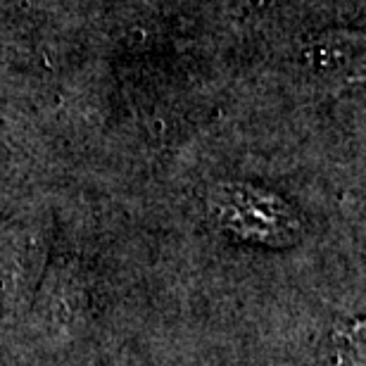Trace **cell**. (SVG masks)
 <instances>
[{
  "label": "cell",
  "instance_id": "obj_1",
  "mask_svg": "<svg viewBox=\"0 0 366 366\" xmlns=\"http://www.w3.org/2000/svg\"><path fill=\"white\" fill-rule=\"evenodd\" d=\"M212 212L224 229L264 245H288L297 238L300 222L281 197L243 183L217 188Z\"/></svg>",
  "mask_w": 366,
  "mask_h": 366
}]
</instances>
